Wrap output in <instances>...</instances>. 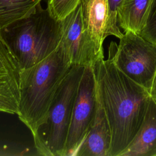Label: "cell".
<instances>
[{"mask_svg":"<svg viewBox=\"0 0 156 156\" xmlns=\"http://www.w3.org/2000/svg\"><path fill=\"white\" fill-rule=\"evenodd\" d=\"M154 0H122L117 10L118 23L124 31L139 34L148 18Z\"/></svg>","mask_w":156,"mask_h":156,"instance_id":"obj_11","label":"cell"},{"mask_svg":"<svg viewBox=\"0 0 156 156\" xmlns=\"http://www.w3.org/2000/svg\"><path fill=\"white\" fill-rule=\"evenodd\" d=\"M84 30L97 53L104 55L103 43L107 37L108 0H81Z\"/></svg>","mask_w":156,"mask_h":156,"instance_id":"obj_8","label":"cell"},{"mask_svg":"<svg viewBox=\"0 0 156 156\" xmlns=\"http://www.w3.org/2000/svg\"><path fill=\"white\" fill-rule=\"evenodd\" d=\"M60 44L69 58L72 65L93 66L100 58L95 47L84 30L80 4L69 15L60 20Z\"/></svg>","mask_w":156,"mask_h":156,"instance_id":"obj_7","label":"cell"},{"mask_svg":"<svg viewBox=\"0 0 156 156\" xmlns=\"http://www.w3.org/2000/svg\"><path fill=\"white\" fill-rule=\"evenodd\" d=\"M122 0H108L109 10L107 24V37L113 35L119 39L122 37L123 33L120 30L118 23L117 10Z\"/></svg>","mask_w":156,"mask_h":156,"instance_id":"obj_15","label":"cell"},{"mask_svg":"<svg viewBox=\"0 0 156 156\" xmlns=\"http://www.w3.org/2000/svg\"><path fill=\"white\" fill-rule=\"evenodd\" d=\"M42 0H0V27L33 13Z\"/></svg>","mask_w":156,"mask_h":156,"instance_id":"obj_12","label":"cell"},{"mask_svg":"<svg viewBox=\"0 0 156 156\" xmlns=\"http://www.w3.org/2000/svg\"><path fill=\"white\" fill-rule=\"evenodd\" d=\"M139 35L156 45V0L153 1L147 21Z\"/></svg>","mask_w":156,"mask_h":156,"instance_id":"obj_16","label":"cell"},{"mask_svg":"<svg viewBox=\"0 0 156 156\" xmlns=\"http://www.w3.org/2000/svg\"><path fill=\"white\" fill-rule=\"evenodd\" d=\"M72 66L62 46L45 58L20 71L19 119L34 136L43 122L53 98Z\"/></svg>","mask_w":156,"mask_h":156,"instance_id":"obj_2","label":"cell"},{"mask_svg":"<svg viewBox=\"0 0 156 156\" xmlns=\"http://www.w3.org/2000/svg\"><path fill=\"white\" fill-rule=\"evenodd\" d=\"M111 145L112 132L110 124L105 111L98 101L93 122L74 155L109 156Z\"/></svg>","mask_w":156,"mask_h":156,"instance_id":"obj_9","label":"cell"},{"mask_svg":"<svg viewBox=\"0 0 156 156\" xmlns=\"http://www.w3.org/2000/svg\"><path fill=\"white\" fill-rule=\"evenodd\" d=\"M149 94L151 98L156 99V72L154 76L151 87L149 90Z\"/></svg>","mask_w":156,"mask_h":156,"instance_id":"obj_17","label":"cell"},{"mask_svg":"<svg viewBox=\"0 0 156 156\" xmlns=\"http://www.w3.org/2000/svg\"><path fill=\"white\" fill-rule=\"evenodd\" d=\"M84 68L72 65L57 90L45 119L33 136L38 154L65 156L73 110Z\"/></svg>","mask_w":156,"mask_h":156,"instance_id":"obj_4","label":"cell"},{"mask_svg":"<svg viewBox=\"0 0 156 156\" xmlns=\"http://www.w3.org/2000/svg\"><path fill=\"white\" fill-rule=\"evenodd\" d=\"M119 156H156V99L151 97L139 131Z\"/></svg>","mask_w":156,"mask_h":156,"instance_id":"obj_10","label":"cell"},{"mask_svg":"<svg viewBox=\"0 0 156 156\" xmlns=\"http://www.w3.org/2000/svg\"><path fill=\"white\" fill-rule=\"evenodd\" d=\"M81 0H48L47 8L55 20L60 21L73 12Z\"/></svg>","mask_w":156,"mask_h":156,"instance_id":"obj_14","label":"cell"},{"mask_svg":"<svg viewBox=\"0 0 156 156\" xmlns=\"http://www.w3.org/2000/svg\"><path fill=\"white\" fill-rule=\"evenodd\" d=\"M98 105L93 66H85L73 110L65 156L74 155L79 147L93 122Z\"/></svg>","mask_w":156,"mask_h":156,"instance_id":"obj_6","label":"cell"},{"mask_svg":"<svg viewBox=\"0 0 156 156\" xmlns=\"http://www.w3.org/2000/svg\"><path fill=\"white\" fill-rule=\"evenodd\" d=\"M2 35L21 70L40 62L59 46L60 21L41 4L30 15L1 28Z\"/></svg>","mask_w":156,"mask_h":156,"instance_id":"obj_3","label":"cell"},{"mask_svg":"<svg viewBox=\"0 0 156 156\" xmlns=\"http://www.w3.org/2000/svg\"><path fill=\"white\" fill-rule=\"evenodd\" d=\"M16 62L5 41L0 27V86L9 83L15 74Z\"/></svg>","mask_w":156,"mask_h":156,"instance_id":"obj_13","label":"cell"},{"mask_svg":"<svg viewBox=\"0 0 156 156\" xmlns=\"http://www.w3.org/2000/svg\"><path fill=\"white\" fill-rule=\"evenodd\" d=\"M98 99L104 108L112 132L109 156H119L139 131L151 96L115 65L112 54L93 65Z\"/></svg>","mask_w":156,"mask_h":156,"instance_id":"obj_1","label":"cell"},{"mask_svg":"<svg viewBox=\"0 0 156 156\" xmlns=\"http://www.w3.org/2000/svg\"><path fill=\"white\" fill-rule=\"evenodd\" d=\"M112 42L109 52L118 68L149 92L156 72V45L132 31H124L118 46Z\"/></svg>","mask_w":156,"mask_h":156,"instance_id":"obj_5","label":"cell"}]
</instances>
